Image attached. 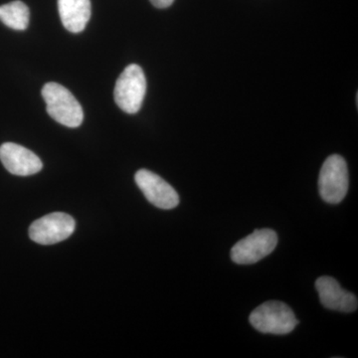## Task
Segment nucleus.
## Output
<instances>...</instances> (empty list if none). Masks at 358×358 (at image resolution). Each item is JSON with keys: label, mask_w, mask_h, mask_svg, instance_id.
<instances>
[{"label": "nucleus", "mask_w": 358, "mask_h": 358, "mask_svg": "<svg viewBox=\"0 0 358 358\" xmlns=\"http://www.w3.org/2000/svg\"><path fill=\"white\" fill-rule=\"evenodd\" d=\"M46 110L52 119L68 128H78L84 120L82 106L74 95L62 85L45 84L42 89Z\"/></svg>", "instance_id": "f257e3e1"}, {"label": "nucleus", "mask_w": 358, "mask_h": 358, "mask_svg": "<svg viewBox=\"0 0 358 358\" xmlns=\"http://www.w3.org/2000/svg\"><path fill=\"white\" fill-rule=\"evenodd\" d=\"M250 322L263 334H287L299 324L292 308L282 301H270L259 306L251 313Z\"/></svg>", "instance_id": "f03ea898"}, {"label": "nucleus", "mask_w": 358, "mask_h": 358, "mask_svg": "<svg viewBox=\"0 0 358 358\" xmlns=\"http://www.w3.org/2000/svg\"><path fill=\"white\" fill-rule=\"evenodd\" d=\"M147 94V79L141 66L129 65L115 83L114 98L120 109L127 114H136L141 110Z\"/></svg>", "instance_id": "7ed1b4c3"}, {"label": "nucleus", "mask_w": 358, "mask_h": 358, "mask_svg": "<svg viewBox=\"0 0 358 358\" xmlns=\"http://www.w3.org/2000/svg\"><path fill=\"white\" fill-rule=\"evenodd\" d=\"M348 169L345 159L341 155H331L327 157L320 169V197L327 203H341L348 192Z\"/></svg>", "instance_id": "20e7f679"}, {"label": "nucleus", "mask_w": 358, "mask_h": 358, "mask_svg": "<svg viewBox=\"0 0 358 358\" xmlns=\"http://www.w3.org/2000/svg\"><path fill=\"white\" fill-rule=\"evenodd\" d=\"M277 244L278 235L274 230H255L233 246L231 259L239 265H251L270 255Z\"/></svg>", "instance_id": "39448f33"}, {"label": "nucleus", "mask_w": 358, "mask_h": 358, "mask_svg": "<svg viewBox=\"0 0 358 358\" xmlns=\"http://www.w3.org/2000/svg\"><path fill=\"white\" fill-rule=\"evenodd\" d=\"M74 218L62 212H54L37 219L29 228V237L35 243L53 245L64 241L74 233Z\"/></svg>", "instance_id": "423d86ee"}, {"label": "nucleus", "mask_w": 358, "mask_h": 358, "mask_svg": "<svg viewBox=\"0 0 358 358\" xmlns=\"http://www.w3.org/2000/svg\"><path fill=\"white\" fill-rule=\"evenodd\" d=\"M136 185L152 205L164 210L176 208L179 204V196L176 189L159 176L140 169L134 176Z\"/></svg>", "instance_id": "0eeeda50"}, {"label": "nucleus", "mask_w": 358, "mask_h": 358, "mask_svg": "<svg viewBox=\"0 0 358 358\" xmlns=\"http://www.w3.org/2000/svg\"><path fill=\"white\" fill-rule=\"evenodd\" d=\"M0 160L9 173L18 176H33L43 167L34 152L13 143H6L0 147Z\"/></svg>", "instance_id": "6e6552de"}, {"label": "nucleus", "mask_w": 358, "mask_h": 358, "mask_svg": "<svg viewBox=\"0 0 358 358\" xmlns=\"http://www.w3.org/2000/svg\"><path fill=\"white\" fill-rule=\"evenodd\" d=\"M315 288L324 307L341 313H352L357 310V296L341 288L334 278L327 275L319 278L315 282Z\"/></svg>", "instance_id": "1a4fd4ad"}, {"label": "nucleus", "mask_w": 358, "mask_h": 358, "mask_svg": "<svg viewBox=\"0 0 358 358\" xmlns=\"http://www.w3.org/2000/svg\"><path fill=\"white\" fill-rule=\"evenodd\" d=\"M61 21L68 31H83L91 18L90 0H58Z\"/></svg>", "instance_id": "9d476101"}, {"label": "nucleus", "mask_w": 358, "mask_h": 358, "mask_svg": "<svg viewBox=\"0 0 358 358\" xmlns=\"http://www.w3.org/2000/svg\"><path fill=\"white\" fill-rule=\"evenodd\" d=\"M30 11L20 0L0 6V21L14 30H25L29 24Z\"/></svg>", "instance_id": "9b49d317"}, {"label": "nucleus", "mask_w": 358, "mask_h": 358, "mask_svg": "<svg viewBox=\"0 0 358 358\" xmlns=\"http://www.w3.org/2000/svg\"><path fill=\"white\" fill-rule=\"evenodd\" d=\"M150 1L157 8H166L173 3L174 0H150Z\"/></svg>", "instance_id": "f8f14e48"}]
</instances>
